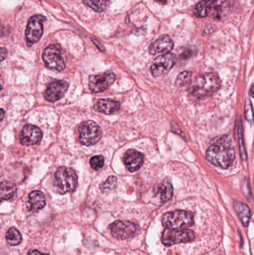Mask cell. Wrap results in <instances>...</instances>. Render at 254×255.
<instances>
[{
  "label": "cell",
  "instance_id": "15",
  "mask_svg": "<svg viewBox=\"0 0 254 255\" xmlns=\"http://www.w3.org/2000/svg\"><path fill=\"white\" fill-rule=\"evenodd\" d=\"M143 155L134 149L128 150L124 155V163L127 169L131 172L139 170L143 166Z\"/></svg>",
  "mask_w": 254,
  "mask_h": 255
},
{
  "label": "cell",
  "instance_id": "11",
  "mask_svg": "<svg viewBox=\"0 0 254 255\" xmlns=\"http://www.w3.org/2000/svg\"><path fill=\"white\" fill-rule=\"evenodd\" d=\"M116 75L112 71L104 72L98 75H92L89 78V88L93 93L104 92L115 82Z\"/></svg>",
  "mask_w": 254,
  "mask_h": 255
},
{
  "label": "cell",
  "instance_id": "29",
  "mask_svg": "<svg viewBox=\"0 0 254 255\" xmlns=\"http://www.w3.org/2000/svg\"><path fill=\"white\" fill-rule=\"evenodd\" d=\"M171 130L174 133H177V134L180 135L182 137L186 139V136H185L184 133H183V130L180 128V127L177 125V124H174V122L171 123Z\"/></svg>",
  "mask_w": 254,
  "mask_h": 255
},
{
  "label": "cell",
  "instance_id": "33",
  "mask_svg": "<svg viewBox=\"0 0 254 255\" xmlns=\"http://www.w3.org/2000/svg\"><path fill=\"white\" fill-rule=\"evenodd\" d=\"M249 94H250L251 97H253L254 98V84L252 85V88L250 89V92H249Z\"/></svg>",
  "mask_w": 254,
  "mask_h": 255
},
{
  "label": "cell",
  "instance_id": "26",
  "mask_svg": "<svg viewBox=\"0 0 254 255\" xmlns=\"http://www.w3.org/2000/svg\"><path fill=\"white\" fill-rule=\"evenodd\" d=\"M89 163H90L91 167L94 169V170H99L101 168L104 166V157L101 155H96L92 157V158L89 160Z\"/></svg>",
  "mask_w": 254,
  "mask_h": 255
},
{
  "label": "cell",
  "instance_id": "25",
  "mask_svg": "<svg viewBox=\"0 0 254 255\" xmlns=\"http://www.w3.org/2000/svg\"><path fill=\"white\" fill-rule=\"evenodd\" d=\"M117 184V178L115 176H110L104 183L100 185V190L102 192H108L113 190Z\"/></svg>",
  "mask_w": 254,
  "mask_h": 255
},
{
  "label": "cell",
  "instance_id": "3",
  "mask_svg": "<svg viewBox=\"0 0 254 255\" xmlns=\"http://www.w3.org/2000/svg\"><path fill=\"white\" fill-rule=\"evenodd\" d=\"M78 184V175L72 168L61 166L55 172V186L61 194L70 193L76 190Z\"/></svg>",
  "mask_w": 254,
  "mask_h": 255
},
{
  "label": "cell",
  "instance_id": "12",
  "mask_svg": "<svg viewBox=\"0 0 254 255\" xmlns=\"http://www.w3.org/2000/svg\"><path fill=\"white\" fill-rule=\"evenodd\" d=\"M68 88L69 84L67 82L61 80L55 81L48 85L43 96L47 101L55 103L65 95Z\"/></svg>",
  "mask_w": 254,
  "mask_h": 255
},
{
  "label": "cell",
  "instance_id": "16",
  "mask_svg": "<svg viewBox=\"0 0 254 255\" xmlns=\"http://www.w3.org/2000/svg\"><path fill=\"white\" fill-rule=\"evenodd\" d=\"M46 205L44 194L39 190L31 192L28 196V210L31 212L37 213L43 209Z\"/></svg>",
  "mask_w": 254,
  "mask_h": 255
},
{
  "label": "cell",
  "instance_id": "24",
  "mask_svg": "<svg viewBox=\"0 0 254 255\" xmlns=\"http://www.w3.org/2000/svg\"><path fill=\"white\" fill-rule=\"evenodd\" d=\"M192 73L189 71H184L180 73L176 79V85L178 87L186 86L191 82Z\"/></svg>",
  "mask_w": 254,
  "mask_h": 255
},
{
  "label": "cell",
  "instance_id": "30",
  "mask_svg": "<svg viewBox=\"0 0 254 255\" xmlns=\"http://www.w3.org/2000/svg\"><path fill=\"white\" fill-rule=\"evenodd\" d=\"M6 55H7V50H6L4 48H1V61H2L5 58Z\"/></svg>",
  "mask_w": 254,
  "mask_h": 255
},
{
  "label": "cell",
  "instance_id": "6",
  "mask_svg": "<svg viewBox=\"0 0 254 255\" xmlns=\"http://www.w3.org/2000/svg\"><path fill=\"white\" fill-rule=\"evenodd\" d=\"M43 59L45 64L50 70L63 71L66 68V63L63 58L61 47L59 44L50 45L44 50Z\"/></svg>",
  "mask_w": 254,
  "mask_h": 255
},
{
  "label": "cell",
  "instance_id": "14",
  "mask_svg": "<svg viewBox=\"0 0 254 255\" xmlns=\"http://www.w3.org/2000/svg\"><path fill=\"white\" fill-rule=\"evenodd\" d=\"M174 47V42L172 39L168 35H164L158 39L149 46V52L151 55H156L158 54L169 53Z\"/></svg>",
  "mask_w": 254,
  "mask_h": 255
},
{
  "label": "cell",
  "instance_id": "31",
  "mask_svg": "<svg viewBox=\"0 0 254 255\" xmlns=\"http://www.w3.org/2000/svg\"><path fill=\"white\" fill-rule=\"evenodd\" d=\"M27 255H49L46 254H43V253H40V252L37 251V250H34V251L30 252L28 253V254Z\"/></svg>",
  "mask_w": 254,
  "mask_h": 255
},
{
  "label": "cell",
  "instance_id": "21",
  "mask_svg": "<svg viewBox=\"0 0 254 255\" xmlns=\"http://www.w3.org/2000/svg\"><path fill=\"white\" fill-rule=\"evenodd\" d=\"M6 241L10 246H17L22 242V236L17 229L10 228L6 232Z\"/></svg>",
  "mask_w": 254,
  "mask_h": 255
},
{
  "label": "cell",
  "instance_id": "2",
  "mask_svg": "<svg viewBox=\"0 0 254 255\" xmlns=\"http://www.w3.org/2000/svg\"><path fill=\"white\" fill-rule=\"evenodd\" d=\"M220 77L216 73H209L195 78L190 86V92L196 98L209 97L221 88Z\"/></svg>",
  "mask_w": 254,
  "mask_h": 255
},
{
  "label": "cell",
  "instance_id": "18",
  "mask_svg": "<svg viewBox=\"0 0 254 255\" xmlns=\"http://www.w3.org/2000/svg\"><path fill=\"white\" fill-rule=\"evenodd\" d=\"M234 208H235L236 211L241 220L243 226L245 227H248L251 217H252V211H251L250 208L246 204L239 202V201L234 202Z\"/></svg>",
  "mask_w": 254,
  "mask_h": 255
},
{
  "label": "cell",
  "instance_id": "27",
  "mask_svg": "<svg viewBox=\"0 0 254 255\" xmlns=\"http://www.w3.org/2000/svg\"><path fill=\"white\" fill-rule=\"evenodd\" d=\"M242 128L243 127H242L241 123H240L238 128V137L239 143H240V154H241L243 160H246V157H247V154H246V148H245L244 142H243V128Z\"/></svg>",
  "mask_w": 254,
  "mask_h": 255
},
{
  "label": "cell",
  "instance_id": "20",
  "mask_svg": "<svg viewBox=\"0 0 254 255\" xmlns=\"http://www.w3.org/2000/svg\"><path fill=\"white\" fill-rule=\"evenodd\" d=\"M16 187L9 181H4L1 183V198L3 200H8L14 196Z\"/></svg>",
  "mask_w": 254,
  "mask_h": 255
},
{
  "label": "cell",
  "instance_id": "23",
  "mask_svg": "<svg viewBox=\"0 0 254 255\" xmlns=\"http://www.w3.org/2000/svg\"><path fill=\"white\" fill-rule=\"evenodd\" d=\"M210 8H211V7L209 6L208 4L203 0L202 1H201V2L197 4L194 13H195L197 17H206V16L209 14V13H210Z\"/></svg>",
  "mask_w": 254,
  "mask_h": 255
},
{
  "label": "cell",
  "instance_id": "1",
  "mask_svg": "<svg viewBox=\"0 0 254 255\" xmlns=\"http://www.w3.org/2000/svg\"><path fill=\"white\" fill-rule=\"evenodd\" d=\"M206 158L214 166L225 169L229 168L235 159V151L231 146L229 135L222 136L210 145L206 153Z\"/></svg>",
  "mask_w": 254,
  "mask_h": 255
},
{
  "label": "cell",
  "instance_id": "35",
  "mask_svg": "<svg viewBox=\"0 0 254 255\" xmlns=\"http://www.w3.org/2000/svg\"><path fill=\"white\" fill-rule=\"evenodd\" d=\"M4 112L3 109H1V121H2L3 118H4Z\"/></svg>",
  "mask_w": 254,
  "mask_h": 255
},
{
  "label": "cell",
  "instance_id": "32",
  "mask_svg": "<svg viewBox=\"0 0 254 255\" xmlns=\"http://www.w3.org/2000/svg\"><path fill=\"white\" fill-rule=\"evenodd\" d=\"M204 1H205L209 6L211 7L212 4H214L217 0H204Z\"/></svg>",
  "mask_w": 254,
  "mask_h": 255
},
{
  "label": "cell",
  "instance_id": "13",
  "mask_svg": "<svg viewBox=\"0 0 254 255\" xmlns=\"http://www.w3.org/2000/svg\"><path fill=\"white\" fill-rule=\"evenodd\" d=\"M43 133L38 127L31 124L25 126L21 131L20 142L23 145H37L41 140Z\"/></svg>",
  "mask_w": 254,
  "mask_h": 255
},
{
  "label": "cell",
  "instance_id": "5",
  "mask_svg": "<svg viewBox=\"0 0 254 255\" xmlns=\"http://www.w3.org/2000/svg\"><path fill=\"white\" fill-rule=\"evenodd\" d=\"M78 131L79 142L85 145H94L99 141L102 135L101 128L96 123L92 121L81 124Z\"/></svg>",
  "mask_w": 254,
  "mask_h": 255
},
{
  "label": "cell",
  "instance_id": "8",
  "mask_svg": "<svg viewBox=\"0 0 254 255\" xmlns=\"http://www.w3.org/2000/svg\"><path fill=\"white\" fill-rule=\"evenodd\" d=\"M195 238L193 232L188 229H171L164 230L162 236V242L167 247L190 242Z\"/></svg>",
  "mask_w": 254,
  "mask_h": 255
},
{
  "label": "cell",
  "instance_id": "9",
  "mask_svg": "<svg viewBox=\"0 0 254 255\" xmlns=\"http://www.w3.org/2000/svg\"><path fill=\"white\" fill-rule=\"evenodd\" d=\"M45 20L46 18L40 14L34 15L30 18L25 31V39L28 46L37 43L41 38Z\"/></svg>",
  "mask_w": 254,
  "mask_h": 255
},
{
  "label": "cell",
  "instance_id": "19",
  "mask_svg": "<svg viewBox=\"0 0 254 255\" xmlns=\"http://www.w3.org/2000/svg\"><path fill=\"white\" fill-rule=\"evenodd\" d=\"M156 193L160 197L161 202H167L171 199L173 195V187L168 181H163L157 187Z\"/></svg>",
  "mask_w": 254,
  "mask_h": 255
},
{
  "label": "cell",
  "instance_id": "10",
  "mask_svg": "<svg viewBox=\"0 0 254 255\" xmlns=\"http://www.w3.org/2000/svg\"><path fill=\"white\" fill-rule=\"evenodd\" d=\"M176 63V56L172 53H167L158 57L151 67V73L154 77H161L168 74Z\"/></svg>",
  "mask_w": 254,
  "mask_h": 255
},
{
  "label": "cell",
  "instance_id": "17",
  "mask_svg": "<svg viewBox=\"0 0 254 255\" xmlns=\"http://www.w3.org/2000/svg\"><path fill=\"white\" fill-rule=\"evenodd\" d=\"M120 104L119 102L112 100H99L97 102L95 109L104 115H110L119 111Z\"/></svg>",
  "mask_w": 254,
  "mask_h": 255
},
{
  "label": "cell",
  "instance_id": "28",
  "mask_svg": "<svg viewBox=\"0 0 254 255\" xmlns=\"http://www.w3.org/2000/svg\"><path fill=\"white\" fill-rule=\"evenodd\" d=\"M245 115H246V120L249 122H252L254 121L253 108H252V103L249 100H246Z\"/></svg>",
  "mask_w": 254,
  "mask_h": 255
},
{
  "label": "cell",
  "instance_id": "4",
  "mask_svg": "<svg viewBox=\"0 0 254 255\" xmlns=\"http://www.w3.org/2000/svg\"><path fill=\"white\" fill-rule=\"evenodd\" d=\"M162 222L167 229H181L193 224V215L187 211H172L164 214Z\"/></svg>",
  "mask_w": 254,
  "mask_h": 255
},
{
  "label": "cell",
  "instance_id": "34",
  "mask_svg": "<svg viewBox=\"0 0 254 255\" xmlns=\"http://www.w3.org/2000/svg\"><path fill=\"white\" fill-rule=\"evenodd\" d=\"M155 1H156L157 2L161 3V4H166L167 3V0H155Z\"/></svg>",
  "mask_w": 254,
  "mask_h": 255
},
{
  "label": "cell",
  "instance_id": "7",
  "mask_svg": "<svg viewBox=\"0 0 254 255\" xmlns=\"http://www.w3.org/2000/svg\"><path fill=\"white\" fill-rule=\"evenodd\" d=\"M110 230L116 239L126 240L137 236L140 229L138 225L132 222L118 220L110 225Z\"/></svg>",
  "mask_w": 254,
  "mask_h": 255
},
{
  "label": "cell",
  "instance_id": "22",
  "mask_svg": "<svg viewBox=\"0 0 254 255\" xmlns=\"http://www.w3.org/2000/svg\"><path fill=\"white\" fill-rule=\"evenodd\" d=\"M84 3L95 11L102 12L109 5L110 0H84Z\"/></svg>",
  "mask_w": 254,
  "mask_h": 255
}]
</instances>
